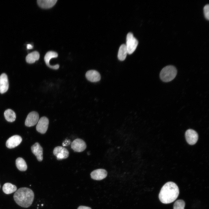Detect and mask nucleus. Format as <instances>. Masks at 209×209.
Instances as JSON below:
<instances>
[{"instance_id":"nucleus-1","label":"nucleus","mask_w":209,"mask_h":209,"mask_svg":"<svg viewBox=\"0 0 209 209\" xmlns=\"http://www.w3.org/2000/svg\"><path fill=\"white\" fill-rule=\"evenodd\" d=\"M179 194V190L176 184L172 182H168L162 188L158 197L163 203L168 204L175 201Z\"/></svg>"},{"instance_id":"nucleus-2","label":"nucleus","mask_w":209,"mask_h":209,"mask_svg":"<svg viewBox=\"0 0 209 209\" xmlns=\"http://www.w3.org/2000/svg\"><path fill=\"white\" fill-rule=\"evenodd\" d=\"M15 201L19 206L24 208H28L32 204L34 194L31 189L26 187L20 188L14 194Z\"/></svg>"},{"instance_id":"nucleus-3","label":"nucleus","mask_w":209,"mask_h":209,"mask_svg":"<svg viewBox=\"0 0 209 209\" xmlns=\"http://www.w3.org/2000/svg\"><path fill=\"white\" fill-rule=\"evenodd\" d=\"M177 70L173 65H168L164 67L161 71L159 77L163 82H167L173 80L177 74Z\"/></svg>"},{"instance_id":"nucleus-4","label":"nucleus","mask_w":209,"mask_h":209,"mask_svg":"<svg viewBox=\"0 0 209 209\" xmlns=\"http://www.w3.org/2000/svg\"><path fill=\"white\" fill-rule=\"evenodd\" d=\"M138 41L134 37L132 33L129 32L127 34L125 45L128 54L130 55L134 52L138 46Z\"/></svg>"},{"instance_id":"nucleus-5","label":"nucleus","mask_w":209,"mask_h":209,"mask_svg":"<svg viewBox=\"0 0 209 209\" xmlns=\"http://www.w3.org/2000/svg\"><path fill=\"white\" fill-rule=\"evenodd\" d=\"M49 121L45 116L41 117L39 120L36 126L37 131L41 134H44L48 129Z\"/></svg>"},{"instance_id":"nucleus-6","label":"nucleus","mask_w":209,"mask_h":209,"mask_svg":"<svg viewBox=\"0 0 209 209\" xmlns=\"http://www.w3.org/2000/svg\"><path fill=\"white\" fill-rule=\"evenodd\" d=\"M53 153L58 160L66 158L69 155V152L68 150L61 146L55 147L53 150Z\"/></svg>"},{"instance_id":"nucleus-7","label":"nucleus","mask_w":209,"mask_h":209,"mask_svg":"<svg viewBox=\"0 0 209 209\" xmlns=\"http://www.w3.org/2000/svg\"><path fill=\"white\" fill-rule=\"evenodd\" d=\"M39 118V114L36 111L30 112L28 115L26 119L25 125L28 127L33 126L38 122Z\"/></svg>"},{"instance_id":"nucleus-8","label":"nucleus","mask_w":209,"mask_h":209,"mask_svg":"<svg viewBox=\"0 0 209 209\" xmlns=\"http://www.w3.org/2000/svg\"><path fill=\"white\" fill-rule=\"evenodd\" d=\"M71 147L75 152H81L85 150L87 145L84 141L81 139L78 138L73 141Z\"/></svg>"},{"instance_id":"nucleus-9","label":"nucleus","mask_w":209,"mask_h":209,"mask_svg":"<svg viewBox=\"0 0 209 209\" xmlns=\"http://www.w3.org/2000/svg\"><path fill=\"white\" fill-rule=\"evenodd\" d=\"M185 138L187 143L190 145L195 144L198 139V135L197 133L192 129L187 130L185 134Z\"/></svg>"},{"instance_id":"nucleus-10","label":"nucleus","mask_w":209,"mask_h":209,"mask_svg":"<svg viewBox=\"0 0 209 209\" xmlns=\"http://www.w3.org/2000/svg\"><path fill=\"white\" fill-rule=\"evenodd\" d=\"M22 140L21 136L18 135H15L8 139L6 143V145L9 148H13L18 145Z\"/></svg>"},{"instance_id":"nucleus-11","label":"nucleus","mask_w":209,"mask_h":209,"mask_svg":"<svg viewBox=\"0 0 209 209\" xmlns=\"http://www.w3.org/2000/svg\"><path fill=\"white\" fill-rule=\"evenodd\" d=\"M58 54L56 52L53 51H49L46 54L44 57V60L46 64L48 67L53 69H59L60 66L57 64L54 66H52L49 64V61L51 59L53 58L57 57Z\"/></svg>"},{"instance_id":"nucleus-12","label":"nucleus","mask_w":209,"mask_h":209,"mask_svg":"<svg viewBox=\"0 0 209 209\" xmlns=\"http://www.w3.org/2000/svg\"><path fill=\"white\" fill-rule=\"evenodd\" d=\"M106 170L102 169L95 170L90 174L91 178L96 180H101L105 178L107 175Z\"/></svg>"},{"instance_id":"nucleus-13","label":"nucleus","mask_w":209,"mask_h":209,"mask_svg":"<svg viewBox=\"0 0 209 209\" xmlns=\"http://www.w3.org/2000/svg\"><path fill=\"white\" fill-rule=\"evenodd\" d=\"M32 152L36 157L39 161H41L43 159V148L39 144L35 143L31 147Z\"/></svg>"},{"instance_id":"nucleus-14","label":"nucleus","mask_w":209,"mask_h":209,"mask_svg":"<svg viewBox=\"0 0 209 209\" xmlns=\"http://www.w3.org/2000/svg\"><path fill=\"white\" fill-rule=\"evenodd\" d=\"M9 83L7 76L5 73H2L0 76V93H3L8 90Z\"/></svg>"},{"instance_id":"nucleus-15","label":"nucleus","mask_w":209,"mask_h":209,"mask_svg":"<svg viewBox=\"0 0 209 209\" xmlns=\"http://www.w3.org/2000/svg\"><path fill=\"white\" fill-rule=\"evenodd\" d=\"M85 76L89 81L92 82H96L100 80L101 76L99 73L95 70H90L86 73Z\"/></svg>"},{"instance_id":"nucleus-16","label":"nucleus","mask_w":209,"mask_h":209,"mask_svg":"<svg viewBox=\"0 0 209 209\" xmlns=\"http://www.w3.org/2000/svg\"><path fill=\"white\" fill-rule=\"evenodd\" d=\"M57 1V0H38L37 3L41 8L47 9L53 7Z\"/></svg>"},{"instance_id":"nucleus-17","label":"nucleus","mask_w":209,"mask_h":209,"mask_svg":"<svg viewBox=\"0 0 209 209\" xmlns=\"http://www.w3.org/2000/svg\"><path fill=\"white\" fill-rule=\"evenodd\" d=\"M40 57L39 53L37 51H33L28 54L26 56V62L29 64L34 63L38 60Z\"/></svg>"},{"instance_id":"nucleus-18","label":"nucleus","mask_w":209,"mask_h":209,"mask_svg":"<svg viewBox=\"0 0 209 209\" xmlns=\"http://www.w3.org/2000/svg\"><path fill=\"white\" fill-rule=\"evenodd\" d=\"M17 190V187L16 186L9 183H5L2 187L3 192L7 194L12 193L16 191Z\"/></svg>"},{"instance_id":"nucleus-19","label":"nucleus","mask_w":209,"mask_h":209,"mask_svg":"<svg viewBox=\"0 0 209 209\" xmlns=\"http://www.w3.org/2000/svg\"><path fill=\"white\" fill-rule=\"evenodd\" d=\"M127 51L125 44H122L120 46L118 51V57L120 61H123L126 58Z\"/></svg>"},{"instance_id":"nucleus-20","label":"nucleus","mask_w":209,"mask_h":209,"mask_svg":"<svg viewBox=\"0 0 209 209\" xmlns=\"http://www.w3.org/2000/svg\"><path fill=\"white\" fill-rule=\"evenodd\" d=\"M16 165L18 169L21 171L26 170L27 166L25 160L22 158H18L16 160Z\"/></svg>"},{"instance_id":"nucleus-21","label":"nucleus","mask_w":209,"mask_h":209,"mask_svg":"<svg viewBox=\"0 0 209 209\" xmlns=\"http://www.w3.org/2000/svg\"><path fill=\"white\" fill-rule=\"evenodd\" d=\"M4 116L6 119L8 121L10 122L14 121L16 118L15 112L10 109H7L5 111Z\"/></svg>"},{"instance_id":"nucleus-22","label":"nucleus","mask_w":209,"mask_h":209,"mask_svg":"<svg viewBox=\"0 0 209 209\" xmlns=\"http://www.w3.org/2000/svg\"><path fill=\"white\" fill-rule=\"evenodd\" d=\"M185 203L182 199H179L176 201L174 203L173 209H184Z\"/></svg>"},{"instance_id":"nucleus-23","label":"nucleus","mask_w":209,"mask_h":209,"mask_svg":"<svg viewBox=\"0 0 209 209\" xmlns=\"http://www.w3.org/2000/svg\"><path fill=\"white\" fill-rule=\"evenodd\" d=\"M203 13L205 17L208 20L209 19V5H206L203 8Z\"/></svg>"},{"instance_id":"nucleus-24","label":"nucleus","mask_w":209,"mask_h":209,"mask_svg":"<svg viewBox=\"0 0 209 209\" xmlns=\"http://www.w3.org/2000/svg\"><path fill=\"white\" fill-rule=\"evenodd\" d=\"M77 209H91V208L90 207L84 206H79L78 208Z\"/></svg>"},{"instance_id":"nucleus-25","label":"nucleus","mask_w":209,"mask_h":209,"mask_svg":"<svg viewBox=\"0 0 209 209\" xmlns=\"http://www.w3.org/2000/svg\"><path fill=\"white\" fill-rule=\"evenodd\" d=\"M33 48V46L30 44H28L27 46V48L28 49H31Z\"/></svg>"},{"instance_id":"nucleus-26","label":"nucleus","mask_w":209,"mask_h":209,"mask_svg":"<svg viewBox=\"0 0 209 209\" xmlns=\"http://www.w3.org/2000/svg\"></svg>"}]
</instances>
